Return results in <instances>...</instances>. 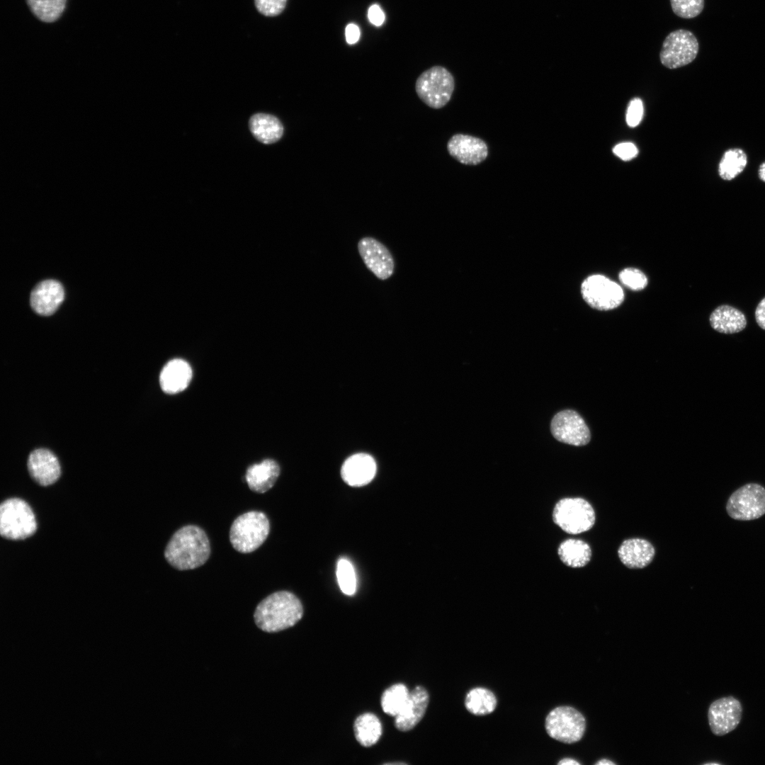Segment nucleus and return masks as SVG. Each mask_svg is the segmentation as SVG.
Instances as JSON below:
<instances>
[{
    "instance_id": "obj_32",
    "label": "nucleus",
    "mask_w": 765,
    "mask_h": 765,
    "mask_svg": "<svg viewBox=\"0 0 765 765\" xmlns=\"http://www.w3.org/2000/svg\"><path fill=\"white\" fill-rule=\"evenodd\" d=\"M618 277L625 287L633 290H642L647 285V276L641 271L635 268L623 269L620 272Z\"/></svg>"
},
{
    "instance_id": "obj_15",
    "label": "nucleus",
    "mask_w": 765,
    "mask_h": 765,
    "mask_svg": "<svg viewBox=\"0 0 765 765\" xmlns=\"http://www.w3.org/2000/svg\"><path fill=\"white\" fill-rule=\"evenodd\" d=\"M377 466L374 458L363 453L348 457L343 463L341 475L345 483L351 487H362L375 477Z\"/></svg>"
},
{
    "instance_id": "obj_20",
    "label": "nucleus",
    "mask_w": 765,
    "mask_h": 765,
    "mask_svg": "<svg viewBox=\"0 0 765 765\" xmlns=\"http://www.w3.org/2000/svg\"><path fill=\"white\" fill-rule=\"evenodd\" d=\"M192 378V370L185 361L176 358L169 361L163 368L159 377L160 386L167 394H176L184 390Z\"/></svg>"
},
{
    "instance_id": "obj_39",
    "label": "nucleus",
    "mask_w": 765,
    "mask_h": 765,
    "mask_svg": "<svg viewBox=\"0 0 765 765\" xmlns=\"http://www.w3.org/2000/svg\"><path fill=\"white\" fill-rule=\"evenodd\" d=\"M557 764L559 765H579L580 763L577 760L571 758H565L561 759Z\"/></svg>"
},
{
    "instance_id": "obj_30",
    "label": "nucleus",
    "mask_w": 765,
    "mask_h": 765,
    "mask_svg": "<svg viewBox=\"0 0 765 765\" xmlns=\"http://www.w3.org/2000/svg\"><path fill=\"white\" fill-rule=\"evenodd\" d=\"M336 577L341 591L352 596L356 590V574L351 563L346 559H340L337 563Z\"/></svg>"
},
{
    "instance_id": "obj_21",
    "label": "nucleus",
    "mask_w": 765,
    "mask_h": 765,
    "mask_svg": "<svg viewBox=\"0 0 765 765\" xmlns=\"http://www.w3.org/2000/svg\"><path fill=\"white\" fill-rule=\"evenodd\" d=\"M709 322L711 327L718 332L732 334L743 331L747 324L745 314L737 308L721 305L717 307L710 314Z\"/></svg>"
},
{
    "instance_id": "obj_19",
    "label": "nucleus",
    "mask_w": 765,
    "mask_h": 765,
    "mask_svg": "<svg viewBox=\"0 0 765 765\" xmlns=\"http://www.w3.org/2000/svg\"><path fill=\"white\" fill-rule=\"evenodd\" d=\"M618 555L621 562L630 569H641L650 565L655 555L654 546L648 540L633 538L619 546Z\"/></svg>"
},
{
    "instance_id": "obj_31",
    "label": "nucleus",
    "mask_w": 765,
    "mask_h": 765,
    "mask_svg": "<svg viewBox=\"0 0 765 765\" xmlns=\"http://www.w3.org/2000/svg\"><path fill=\"white\" fill-rule=\"evenodd\" d=\"M674 14L682 18L698 16L704 7V0H669Z\"/></svg>"
},
{
    "instance_id": "obj_7",
    "label": "nucleus",
    "mask_w": 765,
    "mask_h": 765,
    "mask_svg": "<svg viewBox=\"0 0 765 765\" xmlns=\"http://www.w3.org/2000/svg\"><path fill=\"white\" fill-rule=\"evenodd\" d=\"M545 727L550 737L561 742L572 744L582 738L586 720L584 715L574 708L562 706L548 713Z\"/></svg>"
},
{
    "instance_id": "obj_9",
    "label": "nucleus",
    "mask_w": 765,
    "mask_h": 765,
    "mask_svg": "<svg viewBox=\"0 0 765 765\" xmlns=\"http://www.w3.org/2000/svg\"><path fill=\"white\" fill-rule=\"evenodd\" d=\"M726 511L730 518L738 521L761 517L765 514V488L757 483L740 487L730 496Z\"/></svg>"
},
{
    "instance_id": "obj_14",
    "label": "nucleus",
    "mask_w": 765,
    "mask_h": 765,
    "mask_svg": "<svg viewBox=\"0 0 765 765\" xmlns=\"http://www.w3.org/2000/svg\"><path fill=\"white\" fill-rule=\"evenodd\" d=\"M449 154L460 163L476 166L488 156V147L482 139L461 133L453 135L448 141Z\"/></svg>"
},
{
    "instance_id": "obj_27",
    "label": "nucleus",
    "mask_w": 765,
    "mask_h": 765,
    "mask_svg": "<svg viewBox=\"0 0 765 765\" xmlns=\"http://www.w3.org/2000/svg\"><path fill=\"white\" fill-rule=\"evenodd\" d=\"M497 698L490 690L477 687L468 691L465 699L467 710L475 715H484L492 713L497 706Z\"/></svg>"
},
{
    "instance_id": "obj_13",
    "label": "nucleus",
    "mask_w": 765,
    "mask_h": 765,
    "mask_svg": "<svg viewBox=\"0 0 765 765\" xmlns=\"http://www.w3.org/2000/svg\"><path fill=\"white\" fill-rule=\"evenodd\" d=\"M358 249L367 268L377 278L386 280L393 274V257L380 242L373 237H363L358 243Z\"/></svg>"
},
{
    "instance_id": "obj_28",
    "label": "nucleus",
    "mask_w": 765,
    "mask_h": 765,
    "mask_svg": "<svg viewBox=\"0 0 765 765\" xmlns=\"http://www.w3.org/2000/svg\"><path fill=\"white\" fill-rule=\"evenodd\" d=\"M409 694L410 691L403 684H396L390 686L381 696L382 710L389 715L396 717L404 708Z\"/></svg>"
},
{
    "instance_id": "obj_36",
    "label": "nucleus",
    "mask_w": 765,
    "mask_h": 765,
    "mask_svg": "<svg viewBox=\"0 0 765 765\" xmlns=\"http://www.w3.org/2000/svg\"><path fill=\"white\" fill-rule=\"evenodd\" d=\"M368 18L370 22L376 26H381L385 21L384 12L377 4L370 6L368 11Z\"/></svg>"
},
{
    "instance_id": "obj_8",
    "label": "nucleus",
    "mask_w": 765,
    "mask_h": 765,
    "mask_svg": "<svg viewBox=\"0 0 765 765\" xmlns=\"http://www.w3.org/2000/svg\"><path fill=\"white\" fill-rule=\"evenodd\" d=\"M698 49V42L693 33L678 29L665 38L659 52L660 62L669 69L681 67L696 59Z\"/></svg>"
},
{
    "instance_id": "obj_2",
    "label": "nucleus",
    "mask_w": 765,
    "mask_h": 765,
    "mask_svg": "<svg viewBox=\"0 0 765 765\" xmlns=\"http://www.w3.org/2000/svg\"><path fill=\"white\" fill-rule=\"evenodd\" d=\"M303 616L299 599L287 591L274 592L256 606L254 618L258 628L264 632L276 633L295 625Z\"/></svg>"
},
{
    "instance_id": "obj_23",
    "label": "nucleus",
    "mask_w": 765,
    "mask_h": 765,
    "mask_svg": "<svg viewBox=\"0 0 765 765\" xmlns=\"http://www.w3.org/2000/svg\"><path fill=\"white\" fill-rule=\"evenodd\" d=\"M249 127L253 136L265 144L279 141L284 132L280 120L268 113H259L253 115L249 120Z\"/></svg>"
},
{
    "instance_id": "obj_12",
    "label": "nucleus",
    "mask_w": 765,
    "mask_h": 765,
    "mask_svg": "<svg viewBox=\"0 0 765 765\" xmlns=\"http://www.w3.org/2000/svg\"><path fill=\"white\" fill-rule=\"evenodd\" d=\"M742 716L740 701L731 696L714 701L708 710L710 730L717 736H723L733 731L740 724Z\"/></svg>"
},
{
    "instance_id": "obj_38",
    "label": "nucleus",
    "mask_w": 765,
    "mask_h": 765,
    "mask_svg": "<svg viewBox=\"0 0 765 765\" xmlns=\"http://www.w3.org/2000/svg\"><path fill=\"white\" fill-rule=\"evenodd\" d=\"M754 317L758 326L765 330V297L758 303Z\"/></svg>"
},
{
    "instance_id": "obj_5",
    "label": "nucleus",
    "mask_w": 765,
    "mask_h": 765,
    "mask_svg": "<svg viewBox=\"0 0 765 765\" xmlns=\"http://www.w3.org/2000/svg\"><path fill=\"white\" fill-rule=\"evenodd\" d=\"M454 88L453 76L441 66H434L424 71L415 83L419 98L434 109L441 108L450 101Z\"/></svg>"
},
{
    "instance_id": "obj_41",
    "label": "nucleus",
    "mask_w": 765,
    "mask_h": 765,
    "mask_svg": "<svg viewBox=\"0 0 765 765\" xmlns=\"http://www.w3.org/2000/svg\"><path fill=\"white\" fill-rule=\"evenodd\" d=\"M596 765H615L616 763L608 759H602L595 763Z\"/></svg>"
},
{
    "instance_id": "obj_26",
    "label": "nucleus",
    "mask_w": 765,
    "mask_h": 765,
    "mask_svg": "<svg viewBox=\"0 0 765 765\" xmlns=\"http://www.w3.org/2000/svg\"><path fill=\"white\" fill-rule=\"evenodd\" d=\"M747 164L748 157L744 149L730 148L724 152L719 162L718 175L724 181H732L743 172Z\"/></svg>"
},
{
    "instance_id": "obj_10",
    "label": "nucleus",
    "mask_w": 765,
    "mask_h": 765,
    "mask_svg": "<svg viewBox=\"0 0 765 765\" xmlns=\"http://www.w3.org/2000/svg\"><path fill=\"white\" fill-rule=\"evenodd\" d=\"M581 293L584 300L598 310H611L623 301L622 288L608 278L596 274L587 277L582 283Z\"/></svg>"
},
{
    "instance_id": "obj_33",
    "label": "nucleus",
    "mask_w": 765,
    "mask_h": 765,
    "mask_svg": "<svg viewBox=\"0 0 765 765\" xmlns=\"http://www.w3.org/2000/svg\"><path fill=\"white\" fill-rule=\"evenodd\" d=\"M259 13L266 16H276L285 9L287 0H254Z\"/></svg>"
},
{
    "instance_id": "obj_35",
    "label": "nucleus",
    "mask_w": 765,
    "mask_h": 765,
    "mask_svg": "<svg viewBox=\"0 0 765 765\" xmlns=\"http://www.w3.org/2000/svg\"><path fill=\"white\" fill-rule=\"evenodd\" d=\"M613 153L624 161H628L635 157L638 150L635 145L631 142H622L616 145L613 149Z\"/></svg>"
},
{
    "instance_id": "obj_25",
    "label": "nucleus",
    "mask_w": 765,
    "mask_h": 765,
    "mask_svg": "<svg viewBox=\"0 0 765 765\" xmlns=\"http://www.w3.org/2000/svg\"><path fill=\"white\" fill-rule=\"evenodd\" d=\"M356 740L363 747H371L380 740L382 725L373 713H366L359 715L353 725Z\"/></svg>"
},
{
    "instance_id": "obj_16",
    "label": "nucleus",
    "mask_w": 765,
    "mask_h": 765,
    "mask_svg": "<svg viewBox=\"0 0 765 765\" xmlns=\"http://www.w3.org/2000/svg\"><path fill=\"white\" fill-rule=\"evenodd\" d=\"M28 469L32 478L42 486L55 483L61 474L57 457L49 450L43 448L36 449L30 454Z\"/></svg>"
},
{
    "instance_id": "obj_4",
    "label": "nucleus",
    "mask_w": 765,
    "mask_h": 765,
    "mask_svg": "<svg viewBox=\"0 0 765 765\" xmlns=\"http://www.w3.org/2000/svg\"><path fill=\"white\" fill-rule=\"evenodd\" d=\"M37 523L30 506L19 498H9L0 506V534L10 540H23L33 536Z\"/></svg>"
},
{
    "instance_id": "obj_1",
    "label": "nucleus",
    "mask_w": 765,
    "mask_h": 765,
    "mask_svg": "<svg viewBox=\"0 0 765 765\" xmlns=\"http://www.w3.org/2000/svg\"><path fill=\"white\" fill-rule=\"evenodd\" d=\"M210 554L208 538L200 527L185 526L176 531L164 551L166 561L178 570L196 569L204 565Z\"/></svg>"
},
{
    "instance_id": "obj_37",
    "label": "nucleus",
    "mask_w": 765,
    "mask_h": 765,
    "mask_svg": "<svg viewBox=\"0 0 765 765\" xmlns=\"http://www.w3.org/2000/svg\"><path fill=\"white\" fill-rule=\"evenodd\" d=\"M345 36L346 42L350 44L356 43L360 37V30L358 27L353 23H349L347 25L345 29Z\"/></svg>"
},
{
    "instance_id": "obj_17",
    "label": "nucleus",
    "mask_w": 765,
    "mask_h": 765,
    "mask_svg": "<svg viewBox=\"0 0 765 765\" xmlns=\"http://www.w3.org/2000/svg\"><path fill=\"white\" fill-rule=\"evenodd\" d=\"M429 702L427 691L421 686L410 691L409 698L402 711L395 720V725L402 732L413 729L423 718Z\"/></svg>"
},
{
    "instance_id": "obj_40",
    "label": "nucleus",
    "mask_w": 765,
    "mask_h": 765,
    "mask_svg": "<svg viewBox=\"0 0 765 765\" xmlns=\"http://www.w3.org/2000/svg\"><path fill=\"white\" fill-rule=\"evenodd\" d=\"M758 177L765 183V161L761 163L758 168Z\"/></svg>"
},
{
    "instance_id": "obj_34",
    "label": "nucleus",
    "mask_w": 765,
    "mask_h": 765,
    "mask_svg": "<svg viewBox=\"0 0 765 765\" xmlns=\"http://www.w3.org/2000/svg\"><path fill=\"white\" fill-rule=\"evenodd\" d=\"M643 115V106L642 101L635 98L630 101L627 113H626V122L627 124L634 128L637 126L641 121Z\"/></svg>"
},
{
    "instance_id": "obj_18",
    "label": "nucleus",
    "mask_w": 765,
    "mask_h": 765,
    "mask_svg": "<svg viewBox=\"0 0 765 765\" xmlns=\"http://www.w3.org/2000/svg\"><path fill=\"white\" fill-rule=\"evenodd\" d=\"M64 297V289L59 282L53 280H44L33 290L30 304L37 313L50 315L61 305Z\"/></svg>"
},
{
    "instance_id": "obj_22",
    "label": "nucleus",
    "mask_w": 765,
    "mask_h": 765,
    "mask_svg": "<svg viewBox=\"0 0 765 765\" xmlns=\"http://www.w3.org/2000/svg\"><path fill=\"white\" fill-rule=\"evenodd\" d=\"M280 475V467L273 460L266 459L249 466L245 479L251 490L264 493L276 483Z\"/></svg>"
},
{
    "instance_id": "obj_29",
    "label": "nucleus",
    "mask_w": 765,
    "mask_h": 765,
    "mask_svg": "<svg viewBox=\"0 0 765 765\" xmlns=\"http://www.w3.org/2000/svg\"><path fill=\"white\" fill-rule=\"evenodd\" d=\"M30 11L44 23L57 21L64 13L67 0H26Z\"/></svg>"
},
{
    "instance_id": "obj_24",
    "label": "nucleus",
    "mask_w": 765,
    "mask_h": 765,
    "mask_svg": "<svg viewBox=\"0 0 765 765\" xmlns=\"http://www.w3.org/2000/svg\"><path fill=\"white\" fill-rule=\"evenodd\" d=\"M557 554L565 565L577 568L582 567L589 562L591 550L585 541L577 538H569L560 544Z\"/></svg>"
},
{
    "instance_id": "obj_6",
    "label": "nucleus",
    "mask_w": 765,
    "mask_h": 765,
    "mask_svg": "<svg viewBox=\"0 0 765 765\" xmlns=\"http://www.w3.org/2000/svg\"><path fill=\"white\" fill-rule=\"evenodd\" d=\"M552 520L563 531L579 534L588 531L594 526L596 514L593 506L586 499L566 497L555 504Z\"/></svg>"
},
{
    "instance_id": "obj_3",
    "label": "nucleus",
    "mask_w": 765,
    "mask_h": 765,
    "mask_svg": "<svg viewBox=\"0 0 765 765\" xmlns=\"http://www.w3.org/2000/svg\"><path fill=\"white\" fill-rule=\"evenodd\" d=\"M269 531V521L264 513L248 511L233 521L230 531V540L237 551L249 553L264 543Z\"/></svg>"
},
{
    "instance_id": "obj_11",
    "label": "nucleus",
    "mask_w": 765,
    "mask_h": 765,
    "mask_svg": "<svg viewBox=\"0 0 765 765\" xmlns=\"http://www.w3.org/2000/svg\"><path fill=\"white\" fill-rule=\"evenodd\" d=\"M550 431L560 442L582 446L591 439L589 429L582 417L575 411L565 409L557 413L552 419Z\"/></svg>"
}]
</instances>
